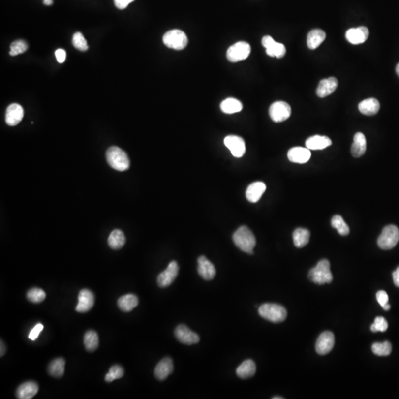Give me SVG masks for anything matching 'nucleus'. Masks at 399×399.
<instances>
[{
	"instance_id": "1",
	"label": "nucleus",
	"mask_w": 399,
	"mask_h": 399,
	"mask_svg": "<svg viewBox=\"0 0 399 399\" xmlns=\"http://www.w3.org/2000/svg\"><path fill=\"white\" fill-rule=\"evenodd\" d=\"M233 241L241 251L248 254H253V249L256 246V238L247 226H241L234 233Z\"/></svg>"
},
{
	"instance_id": "2",
	"label": "nucleus",
	"mask_w": 399,
	"mask_h": 399,
	"mask_svg": "<svg viewBox=\"0 0 399 399\" xmlns=\"http://www.w3.org/2000/svg\"><path fill=\"white\" fill-rule=\"evenodd\" d=\"M107 163L113 169L120 172L127 170L130 162L127 154L118 147H111L106 153Z\"/></svg>"
},
{
	"instance_id": "3",
	"label": "nucleus",
	"mask_w": 399,
	"mask_h": 399,
	"mask_svg": "<svg viewBox=\"0 0 399 399\" xmlns=\"http://www.w3.org/2000/svg\"><path fill=\"white\" fill-rule=\"evenodd\" d=\"M258 311L263 319L275 323L283 322L287 317V310L279 304L265 303L260 306Z\"/></svg>"
},
{
	"instance_id": "4",
	"label": "nucleus",
	"mask_w": 399,
	"mask_h": 399,
	"mask_svg": "<svg viewBox=\"0 0 399 399\" xmlns=\"http://www.w3.org/2000/svg\"><path fill=\"white\" fill-rule=\"evenodd\" d=\"M309 279L318 285L331 283L333 275L331 272V265L328 260H322L316 266L310 269L308 275Z\"/></svg>"
},
{
	"instance_id": "5",
	"label": "nucleus",
	"mask_w": 399,
	"mask_h": 399,
	"mask_svg": "<svg viewBox=\"0 0 399 399\" xmlns=\"http://www.w3.org/2000/svg\"><path fill=\"white\" fill-rule=\"evenodd\" d=\"M399 241V230L397 226L389 225L382 230L378 238V246L383 250H390L394 248Z\"/></svg>"
},
{
	"instance_id": "6",
	"label": "nucleus",
	"mask_w": 399,
	"mask_h": 399,
	"mask_svg": "<svg viewBox=\"0 0 399 399\" xmlns=\"http://www.w3.org/2000/svg\"><path fill=\"white\" fill-rule=\"evenodd\" d=\"M163 42L168 48L181 51L187 46L188 38L184 31L175 29L165 33L163 37Z\"/></svg>"
},
{
	"instance_id": "7",
	"label": "nucleus",
	"mask_w": 399,
	"mask_h": 399,
	"mask_svg": "<svg viewBox=\"0 0 399 399\" xmlns=\"http://www.w3.org/2000/svg\"><path fill=\"white\" fill-rule=\"evenodd\" d=\"M251 54V46L245 42L234 44L228 49L226 57L231 62H238L246 60Z\"/></svg>"
},
{
	"instance_id": "8",
	"label": "nucleus",
	"mask_w": 399,
	"mask_h": 399,
	"mask_svg": "<svg viewBox=\"0 0 399 399\" xmlns=\"http://www.w3.org/2000/svg\"><path fill=\"white\" fill-rule=\"evenodd\" d=\"M291 108L288 103L276 101L273 103L269 108V116L276 123L285 122L291 116Z\"/></svg>"
},
{
	"instance_id": "9",
	"label": "nucleus",
	"mask_w": 399,
	"mask_h": 399,
	"mask_svg": "<svg viewBox=\"0 0 399 399\" xmlns=\"http://www.w3.org/2000/svg\"><path fill=\"white\" fill-rule=\"evenodd\" d=\"M179 272V266L176 261H172L166 270L162 272L157 276V285L160 288H166L169 286L178 276Z\"/></svg>"
},
{
	"instance_id": "10",
	"label": "nucleus",
	"mask_w": 399,
	"mask_h": 399,
	"mask_svg": "<svg viewBox=\"0 0 399 399\" xmlns=\"http://www.w3.org/2000/svg\"><path fill=\"white\" fill-rule=\"evenodd\" d=\"M175 336L180 342L187 345L197 344L200 341L198 334L191 331L185 325H179L175 328Z\"/></svg>"
},
{
	"instance_id": "11",
	"label": "nucleus",
	"mask_w": 399,
	"mask_h": 399,
	"mask_svg": "<svg viewBox=\"0 0 399 399\" xmlns=\"http://www.w3.org/2000/svg\"><path fill=\"white\" fill-rule=\"evenodd\" d=\"M335 344V337L331 331L320 334L316 343V350L319 355H326L332 350Z\"/></svg>"
},
{
	"instance_id": "12",
	"label": "nucleus",
	"mask_w": 399,
	"mask_h": 399,
	"mask_svg": "<svg viewBox=\"0 0 399 399\" xmlns=\"http://www.w3.org/2000/svg\"><path fill=\"white\" fill-rule=\"evenodd\" d=\"M226 147L230 150L232 155L235 157H241L246 153V144L241 137L237 135H229L224 139Z\"/></svg>"
},
{
	"instance_id": "13",
	"label": "nucleus",
	"mask_w": 399,
	"mask_h": 399,
	"mask_svg": "<svg viewBox=\"0 0 399 399\" xmlns=\"http://www.w3.org/2000/svg\"><path fill=\"white\" fill-rule=\"evenodd\" d=\"M197 263V272L204 280L210 281L214 279L216 275L215 268L205 256L199 257Z\"/></svg>"
},
{
	"instance_id": "14",
	"label": "nucleus",
	"mask_w": 399,
	"mask_h": 399,
	"mask_svg": "<svg viewBox=\"0 0 399 399\" xmlns=\"http://www.w3.org/2000/svg\"><path fill=\"white\" fill-rule=\"evenodd\" d=\"M79 303L76 307V310L79 313H86L93 307L95 303V297L93 293L88 289H82L79 292Z\"/></svg>"
},
{
	"instance_id": "15",
	"label": "nucleus",
	"mask_w": 399,
	"mask_h": 399,
	"mask_svg": "<svg viewBox=\"0 0 399 399\" xmlns=\"http://www.w3.org/2000/svg\"><path fill=\"white\" fill-rule=\"evenodd\" d=\"M24 116V110L18 104H11L8 106L5 113V122L9 126H14L21 122Z\"/></svg>"
},
{
	"instance_id": "16",
	"label": "nucleus",
	"mask_w": 399,
	"mask_h": 399,
	"mask_svg": "<svg viewBox=\"0 0 399 399\" xmlns=\"http://www.w3.org/2000/svg\"><path fill=\"white\" fill-rule=\"evenodd\" d=\"M311 157L310 150L307 147H293L288 152V158L292 163H307Z\"/></svg>"
},
{
	"instance_id": "17",
	"label": "nucleus",
	"mask_w": 399,
	"mask_h": 399,
	"mask_svg": "<svg viewBox=\"0 0 399 399\" xmlns=\"http://www.w3.org/2000/svg\"><path fill=\"white\" fill-rule=\"evenodd\" d=\"M369 36V30L366 27L361 26L356 29H350L346 32V39L353 45L364 43Z\"/></svg>"
},
{
	"instance_id": "18",
	"label": "nucleus",
	"mask_w": 399,
	"mask_h": 399,
	"mask_svg": "<svg viewBox=\"0 0 399 399\" xmlns=\"http://www.w3.org/2000/svg\"><path fill=\"white\" fill-rule=\"evenodd\" d=\"M174 370L172 359L169 357L163 358L159 362L154 369V375L157 379L164 381Z\"/></svg>"
},
{
	"instance_id": "19",
	"label": "nucleus",
	"mask_w": 399,
	"mask_h": 399,
	"mask_svg": "<svg viewBox=\"0 0 399 399\" xmlns=\"http://www.w3.org/2000/svg\"><path fill=\"white\" fill-rule=\"evenodd\" d=\"M39 391V385L35 381H26L19 386L16 391V396L20 399H31L34 397Z\"/></svg>"
},
{
	"instance_id": "20",
	"label": "nucleus",
	"mask_w": 399,
	"mask_h": 399,
	"mask_svg": "<svg viewBox=\"0 0 399 399\" xmlns=\"http://www.w3.org/2000/svg\"><path fill=\"white\" fill-rule=\"evenodd\" d=\"M338 87V80L336 78L330 77L322 79L316 89V95L319 98H325L332 94Z\"/></svg>"
},
{
	"instance_id": "21",
	"label": "nucleus",
	"mask_w": 399,
	"mask_h": 399,
	"mask_svg": "<svg viewBox=\"0 0 399 399\" xmlns=\"http://www.w3.org/2000/svg\"><path fill=\"white\" fill-rule=\"evenodd\" d=\"M266 190V184L261 181L253 183L247 188L246 196L247 200L251 203H257L260 201Z\"/></svg>"
},
{
	"instance_id": "22",
	"label": "nucleus",
	"mask_w": 399,
	"mask_h": 399,
	"mask_svg": "<svg viewBox=\"0 0 399 399\" xmlns=\"http://www.w3.org/2000/svg\"><path fill=\"white\" fill-rule=\"evenodd\" d=\"M332 144V141L327 136L321 135H314L307 138L306 141V146L310 150H324L330 147Z\"/></svg>"
},
{
	"instance_id": "23",
	"label": "nucleus",
	"mask_w": 399,
	"mask_h": 399,
	"mask_svg": "<svg viewBox=\"0 0 399 399\" xmlns=\"http://www.w3.org/2000/svg\"><path fill=\"white\" fill-rule=\"evenodd\" d=\"M367 150V141L365 135L362 132H357L353 138L351 146V154L354 157H360L365 154Z\"/></svg>"
},
{
	"instance_id": "24",
	"label": "nucleus",
	"mask_w": 399,
	"mask_h": 399,
	"mask_svg": "<svg viewBox=\"0 0 399 399\" xmlns=\"http://www.w3.org/2000/svg\"><path fill=\"white\" fill-rule=\"evenodd\" d=\"M380 104L378 100L370 98L364 100L359 103V110L365 116H371L377 114L379 111Z\"/></svg>"
},
{
	"instance_id": "25",
	"label": "nucleus",
	"mask_w": 399,
	"mask_h": 399,
	"mask_svg": "<svg viewBox=\"0 0 399 399\" xmlns=\"http://www.w3.org/2000/svg\"><path fill=\"white\" fill-rule=\"evenodd\" d=\"M256 369L257 368H256V365L254 361L251 359H247L237 368V375L242 379H246V378L254 376L256 372Z\"/></svg>"
},
{
	"instance_id": "26",
	"label": "nucleus",
	"mask_w": 399,
	"mask_h": 399,
	"mask_svg": "<svg viewBox=\"0 0 399 399\" xmlns=\"http://www.w3.org/2000/svg\"><path fill=\"white\" fill-rule=\"evenodd\" d=\"M138 303L139 300L137 296L132 294H126L119 299L118 306L122 311L130 312L138 306Z\"/></svg>"
},
{
	"instance_id": "27",
	"label": "nucleus",
	"mask_w": 399,
	"mask_h": 399,
	"mask_svg": "<svg viewBox=\"0 0 399 399\" xmlns=\"http://www.w3.org/2000/svg\"><path fill=\"white\" fill-rule=\"evenodd\" d=\"M326 34L325 32L320 29H314L310 31L307 35V45L310 49L314 50L320 46L321 44L325 40Z\"/></svg>"
},
{
	"instance_id": "28",
	"label": "nucleus",
	"mask_w": 399,
	"mask_h": 399,
	"mask_svg": "<svg viewBox=\"0 0 399 399\" xmlns=\"http://www.w3.org/2000/svg\"><path fill=\"white\" fill-rule=\"evenodd\" d=\"M126 243L124 234L119 229H115L108 238V245L112 249L118 250L122 248Z\"/></svg>"
},
{
	"instance_id": "29",
	"label": "nucleus",
	"mask_w": 399,
	"mask_h": 399,
	"mask_svg": "<svg viewBox=\"0 0 399 399\" xmlns=\"http://www.w3.org/2000/svg\"><path fill=\"white\" fill-rule=\"evenodd\" d=\"M310 240V232L307 229L298 228L293 233V241L297 248H301L308 244Z\"/></svg>"
},
{
	"instance_id": "30",
	"label": "nucleus",
	"mask_w": 399,
	"mask_h": 399,
	"mask_svg": "<svg viewBox=\"0 0 399 399\" xmlns=\"http://www.w3.org/2000/svg\"><path fill=\"white\" fill-rule=\"evenodd\" d=\"M220 109L222 111L226 114H233V113L241 112L243 109V104L239 100L236 98H229L223 101L220 104Z\"/></svg>"
},
{
	"instance_id": "31",
	"label": "nucleus",
	"mask_w": 399,
	"mask_h": 399,
	"mask_svg": "<svg viewBox=\"0 0 399 399\" xmlns=\"http://www.w3.org/2000/svg\"><path fill=\"white\" fill-rule=\"evenodd\" d=\"M65 360L63 358H57L50 363L48 373L54 378H61L64 373Z\"/></svg>"
},
{
	"instance_id": "32",
	"label": "nucleus",
	"mask_w": 399,
	"mask_h": 399,
	"mask_svg": "<svg viewBox=\"0 0 399 399\" xmlns=\"http://www.w3.org/2000/svg\"><path fill=\"white\" fill-rule=\"evenodd\" d=\"M84 344L85 348L90 352H93L98 348L99 344L98 335L95 331H87L84 337Z\"/></svg>"
},
{
	"instance_id": "33",
	"label": "nucleus",
	"mask_w": 399,
	"mask_h": 399,
	"mask_svg": "<svg viewBox=\"0 0 399 399\" xmlns=\"http://www.w3.org/2000/svg\"><path fill=\"white\" fill-rule=\"evenodd\" d=\"M331 225H332L333 228L337 229V232L341 236H346L350 233V228L347 226L344 219L340 215H335L333 217L332 220H331Z\"/></svg>"
},
{
	"instance_id": "34",
	"label": "nucleus",
	"mask_w": 399,
	"mask_h": 399,
	"mask_svg": "<svg viewBox=\"0 0 399 399\" xmlns=\"http://www.w3.org/2000/svg\"><path fill=\"white\" fill-rule=\"evenodd\" d=\"M266 54L269 57L282 58L286 53L285 45L279 42H275L269 48H266Z\"/></svg>"
},
{
	"instance_id": "35",
	"label": "nucleus",
	"mask_w": 399,
	"mask_h": 399,
	"mask_svg": "<svg viewBox=\"0 0 399 399\" xmlns=\"http://www.w3.org/2000/svg\"><path fill=\"white\" fill-rule=\"evenodd\" d=\"M372 350L374 354L379 356H388L391 353L392 345L389 341L375 342L372 344Z\"/></svg>"
},
{
	"instance_id": "36",
	"label": "nucleus",
	"mask_w": 399,
	"mask_h": 399,
	"mask_svg": "<svg viewBox=\"0 0 399 399\" xmlns=\"http://www.w3.org/2000/svg\"><path fill=\"white\" fill-rule=\"evenodd\" d=\"M27 298L31 303H40L46 298V294L41 288H33L28 291Z\"/></svg>"
},
{
	"instance_id": "37",
	"label": "nucleus",
	"mask_w": 399,
	"mask_h": 399,
	"mask_svg": "<svg viewBox=\"0 0 399 399\" xmlns=\"http://www.w3.org/2000/svg\"><path fill=\"white\" fill-rule=\"evenodd\" d=\"M123 374H124V370L122 366L118 365H113L110 368L108 373L106 375L105 381L107 382H112L114 380L119 379L123 377Z\"/></svg>"
},
{
	"instance_id": "38",
	"label": "nucleus",
	"mask_w": 399,
	"mask_h": 399,
	"mask_svg": "<svg viewBox=\"0 0 399 399\" xmlns=\"http://www.w3.org/2000/svg\"><path fill=\"white\" fill-rule=\"evenodd\" d=\"M73 45L79 51H86L88 50V42L80 32H77L73 35Z\"/></svg>"
},
{
	"instance_id": "39",
	"label": "nucleus",
	"mask_w": 399,
	"mask_h": 399,
	"mask_svg": "<svg viewBox=\"0 0 399 399\" xmlns=\"http://www.w3.org/2000/svg\"><path fill=\"white\" fill-rule=\"evenodd\" d=\"M28 49V45L24 40H17L13 42L11 45L10 55L11 57H16L19 54H23Z\"/></svg>"
},
{
	"instance_id": "40",
	"label": "nucleus",
	"mask_w": 399,
	"mask_h": 399,
	"mask_svg": "<svg viewBox=\"0 0 399 399\" xmlns=\"http://www.w3.org/2000/svg\"><path fill=\"white\" fill-rule=\"evenodd\" d=\"M387 328H388V323L386 319L381 316L375 318L374 323L370 327L371 331L372 332H378V331L384 332L387 331Z\"/></svg>"
},
{
	"instance_id": "41",
	"label": "nucleus",
	"mask_w": 399,
	"mask_h": 399,
	"mask_svg": "<svg viewBox=\"0 0 399 399\" xmlns=\"http://www.w3.org/2000/svg\"><path fill=\"white\" fill-rule=\"evenodd\" d=\"M43 328L44 326L42 324L38 323L37 325H35L34 328L31 331L30 334H29V338H30V339L33 340V341L36 340V338H38V337H39L40 333L42 332Z\"/></svg>"
},
{
	"instance_id": "42",
	"label": "nucleus",
	"mask_w": 399,
	"mask_h": 399,
	"mask_svg": "<svg viewBox=\"0 0 399 399\" xmlns=\"http://www.w3.org/2000/svg\"><path fill=\"white\" fill-rule=\"evenodd\" d=\"M376 299L377 301L378 302V303H379L381 307H383V306H385L386 304L388 303L389 297L385 291H378L376 294Z\"/></svg>"
},
{
	"instance_id": "43",
	"label": "nucleus",
	"mask_w": 399,
	"mask_h": 399,
	"mask_svg": "<svg viewBox=\"0 0 399 399\" xmlns=\"http://www.w3.org/2000/svg\"><path fill=\"white\" fill-rule=\"evenodd\" d=\"M135 0H114L115 5L116 8L120 10L125 9L129 4L132 3Z\"/></svg>"
},
{
	"instance_id": "44",
	"label": "nucleus",
	"mask_w": 399,
	"mask_h": 399,
	"mask_svg": "<svg viewBox=\"0 0 399 399\" xmlns=\"http://www.w3.org/2000/svg\"><path fill=\"white\" fill-rule=\"evenodd\" d=\"M55 56L57 61L60 64H62L65 61L67 54H66V51L64 49L57 50L55 52Z\"/></svg>"
},
{
	"instance_id": "45",
	"label": "nucleus",
	"mask_w": 399,
	"mask_h": 399,
	"mask_svg": "<svg viewBox=\"0 0 399 399\" xmlns=\"http://www.w3.org/2000/svg\"><path fill=\"white\" fill-rule=\"evenodd\" d=\"M393 282H394L395 285L399 288V266L396 269L393 273Z\"/></svg>"
},
{
	"instance_id": "46",
	"label": "nucleus",
	"mask_w": 399,
	"mask_h": 399,
	"mask_svg": "<svg viewBox=\"0 0 399 399\" xmlns=\"http://www.w3.org/2000/svg\"><path fill=\"white\" fill-rule=\"evenodd\" d=\"M5 346L4 342H2V340H1V352H0V356L2 357L5 355Z\"/></svg>"
},
{
	"instance_id": "47",
	"label": "nucleus",
	"mask_w": 399,
	"mask_h": 399,
	"mask_svg": "<svg viewBox=\"0 0 399 399\" xmlns=\"http://www.w3.org/2000/svg\"><path fill=\"white\" fill-rule=\"evenodd\" d=\"M43 2L45 5H53L54 1H53V0H44Z\"/></svg>"
},
{
	"instance_id": "48",
	"label": "nucleus",
	"mask_w": 399,
	"mask_h": 399,
	"mask_svg": "<svg viewBox=\"0 0 399 399\" xmlns=\"http://www.w3.org/2000/svg\"><path fill=\"white\" fill-rule=\"evenodd\" d=\"M382 307L384 310H389L390 309V306L388 304V303H387V304H386L385 306H383Z\"/></svg>"
},
{
	"instance_id": "49",
	"label": "nucleus",
	"mask_w": 399,
	"mask_h": 399,
	"mask_svg": "<svg viewBox=\"0 0 399 399\" xmlns=\"http://www.w3.org/2000/svg\"><path fill=\"white\" fill-rule=\"evenodd\" d=\"M396 73H397V75H398V76H399V64H397V66H396Z\"/></svg>"
},
{
	"instance_id": "50",
	"label": "nucleus",
	"mask_w": 399,
	"mask_h": 399,
	"mask_svg": "<svg viewBox=\"0 0 399 399\" xmlns=\"http://www.w3.org/2000/svg\"><path fill=\"white\" fill-rule=\"evenodd\" d=\"M272 399H283V398H282V397H278V396H276V397H273V398H272Z\"/></svg>"
}]
</instances>
